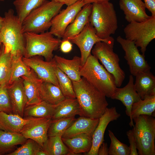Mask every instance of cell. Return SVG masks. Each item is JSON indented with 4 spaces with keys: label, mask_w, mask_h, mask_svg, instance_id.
<instances>
[{
    "label": "cell",
    "mask_w": 155,
    "mask_h": 155,
    "mask_svg": "<svg viewBox=\"0 0 155 155\" xmlns=\"http://www.w3.org/2000/svg\"><path fill=\"white\" fill-rule=\"evenodd\" d=\"M72 82L83 116L99 119L108 105L106 96L83 77L78 81Z\"/></svg>",
    "instance_id": "cell-1"
},
{
    "label": "cell",
    "mask_w": 155,
    "mask_h": 155,
    "mask_svg": "<svg viewBox=\"0 0 155 155\" xmlns=\"http://www.w3.org/2000/svg\"><path fill=\"white\" fill-rule=\"evenodd\" d=\"M24 33L22 22L13 10L9 9L5 12L2 25L0 31V41L5 53L12 55L20 54L23 56L25 51Z\"/></svg>",
    "instance_id": "cell-2"
},
{
    "label": "cell",
    "mask_w": 155,
    "mask_h": 155,
    "mask_svg": "<svg viewBox=\"0 0 155 155\" xmlns=\"http://www.w3.org/2000/svg\"><path fill=\"white\" fill-rule=\"evenodd\" d=\"M80 74L107 97L111 98L117 88L113 76L92 54L81 67Z\"/></svg>",
    "instance_id": "cell-3"
},
{
    "label": "cell",
    "mask_w": 155,
    "mask_h": 155,
    "mask_svg": "<svg viewBox=\"0 0 155 155\" xmlns=\"http://www.w3.org/2000/svg\"><path fill=\"white\" fill-rule=\"evenodd\" d=\"M64 4L46 0L30 12L22 22L24 33H40L50 28L53 18L61 9Z\"/></svg>",
    "instance_id": "cell-4"
},
{
    "label": "cell",
    "mask_w": 155,
    "mask_h": 155,
    "mask_svg": "<svg viewBox=\"0 0 155 155\" xmlns=\"http://www.w3.org/2000/svg\"><path fill=\"white\" fill-rule=\"evenodd\" d=\"M90 24L100 38L106 39L114 34L118 27L117 18L113 4L108 1L93 3Z\"/></svg>",
    "instance_id": "cell-5"
},
{
    "label": "cell",
    "mask_w": 155,
    "mask_h": 155,
    "mask_svg": "<svg viewBox=\"0 0 155 155\" xmlns=\"http://www.w3.org/2000/svg\"><path fill=\"white\" fill-rule=\"evenodd\" d=\"M25 51L24 56L29 58L34 56L44 57L46 61H50L54 56L53 52L59 47L61 40L55 38L46 31L40 33H24Z\"/></svg>",
    "instance_id": "cell-6"
},
{
    "label": "cell",
    "mask_w": 155,
    "mask_h": 155,
    "mask_svg": "<svg viewBox=\"0 0 155 155\" xmlns=\"http://www.w3.org/2000/svg\"><path fill=\"white\" fill-rule=\"evenodd\" d=\"M133 127L138 155H155V119L141 115L133 119Z\"/></svg>",
    "instance_id": "cell-7"
},
{
    "label": "cell",
    "mask_w": 155,
    "mask_h": 155,
    "mask_svg": "<svg viewBox=\"0 0 155 155\" xmlns=\"http://www.w3.org/2000/svg\"><path fill=\"white\" fill-rule=\"evenodd\" d=\"M113 48L106 42H99L94 46L91 53L113 76L116 86L119 87L125 79V74L120 67V59L118 55L114 52Z\"/></svg>",
    "instance_id": "cell-8"
},
{
    "label": "cell",
    "mask_w": 155,
    "mask_h": 155,
    "mask_svg": "<svg viewBox=\"0 0 155 155\" xmlns=\"http://www.w3.org/2000/svg\"><path fill=\"white\" fill-rule=\"evenodd\" d=\"M124 32L125 39L134 41L145 55L148 45L155 38V16H151L142 22L129 23L124 28Z\"/></svg>",
    "instance_id": "cell-9"
},
{
    "label": "cell",
    "mask_w": 155,
    "mask_h": 155,
    "mask_svg": "<svg viewBox=\"0 0 155 155\" xmlns=\"http://www.w3.org/2000/svg\"><path fill=\"white\" fill-rule=\"evenodd\" d=\"M68 40L71 43L76 44L80 50L81 66L84 64L89 56L91 54L92 50L96 43L104 42L113 46L114 43V39L112 36L106 39H102L99 37L96 34L94 28L90 22L79 34Z\"/></svg>",
    "instance_id": "cell-10"
},
{
    "label": "cell",
    "mask_w": 155,
    "mask_h": 155,
    "mask_svg": "<svg viewBox=\"0 0 155 155\" xmlns=\"http://www.w3.org/2000/svg\"><path fill=\"white\" fill-rule=\"evenodd\" d=\"M125 52V59L129 66L131 75L135 76L137 74L150 71L151 67L145 59V56L141 54L134 41L124 38L120 36L117 38Z\"/></svg>",
    "instance_id": "cell-11"
},
{
    "label": "cell",
    "mask_w": 155,
    "mask_h": 155,
    "mask_svg": "<svg viewBox=\"0 0 155 155\" xmlns=\"http://www.w3.org/2000/svg\"><path fill=\"white\" fill-rule=\"evenodd\" d=\"M85 4L82 0H80L61 9L53 19L49 31L57 38H62L68 26Z\"/></svg>",
    "instance_id": "cell-12"
},
{
    "label": "cell",
    "mask_w": 155,
    "mask_h": 155,
    "mask_svg": "<svg viewBox=\"0 0 155 155\" xmlns=\"http://www.w3.org/2000/svg\"><path fill=\"white\" fill-rule=\"evenodd\" d=\"M38 56L26 58L23 57L24 63L35 73L38 78L43 81L52 83L59 87V84L54 71V60L45 61Z\"/></svg>",
    "instance_id": "cell-13"
},
{
    "label": "cell",
    "mask_w": 155,
    "mask_h": 155,
    "mask_svg": "<svg viewBox=\"0 0 155 155\" xmlns=\"http://www.w3.org/2000/svg\"><path fill=\"white\" fill-rule=\"evenodd\" d=\"M121 115L115 107L106 108L103 114L99 118V122L92 137V146L87 155H98V148L104 141V135L106 128L111 121L117 120Z\"/></svg>",
    "instance_id": "cell-14"
},
{
    "label": "cell",
    "mask_w": 155,
    "mask_h": 155,
    "mask_svg": "<svg viewBox=\"0 0 155 155\" xmlns=\"http://www.w3.org/2000/svg\"><path fill=\"white\" fill-rule=\"evenodd\" d=\"M111 98L120 101L125 106L126 115L130 118L129 125L131 127H133L134 125L131 116V107L133 103L141 99L135 90L133 75L129 76L128 82L125 86L121 88H117Z\"/></svg>",
    "instance_id": "cell-15"
},
{
    "label": "cell",
    "mask_w": 155,
    "mask_h": 155,
    "mask_svg": "<svg viewBox=\"0 0 155 155\" xmlns=\"http://www.w3.org/2000/svg\"><path fill=\"white\" fill-rule=\"evenodd\" d=\"M51 118H41L26 125L20 132L26 139L36 142L42 148L48 138L47 132Z\"/></svg>",
    "instance_id": "cell-16"
},
{
    "label": "cell",
    "mask_w": 155,
    "mask_h": 155,
    "mask_svg": "<svg viewBox=\"0 0 155 155\" xmlns=\"http://www.w3.org/2000/svg\"><path fill=\"white\" fill-rule=\"evenodd\" d=\"M6 88L13 114L23 117L28 99L24 89L23 78L21 77L12 84L7 85Z\"/></svg>",
    "instance_id": "cell-17"
},
{
    "label": "cell",
    "mask_w": 155,
    "mask_h": 155,
    "mask_svg": "<svg viewBox=\"0 0 155 155\" xmlns=\"http://www.w3.org/2000/svg\"><path fill=\"white\" fill-rule=\"evenodd\" d=\"M99 121V119H93L80 116L76 119L63 133L62 137L70 138L81 133L86 134L92 137Z\"/></svg>",
    "instance_id": "cell-18"
},
{
    "label": "cell",
    "mask_w": 155,
    "mask_h": 155,
    "mask_svg": "<svg viewBox=\"0 0 155 155\" xmlns=\"http://www.w3.org/2000/svg\"><path fill=\"white\" fill-rule=\"evenodd\" d=\"M39 118H25L17 114L0 112V130L10 132L20 133L26 125Z\"/></svg>",
    "instance_id": "cell-19"
},
{
    "label": "cell",
    "mask_w": 155,
    "mask_h": 155,
    "mask_svg": "<svg viewBox=\"0 0 155 155\" xmlns=\"http://www.w3.org/2000/svg\"><path fill=\"white\" fill-rule=\"evenodd\" d=\"M92 4H85L78 13L73 21L66 29L62 39H68L79 34L90 22Z\"/></svg>",
    "instance_id": "cell-20"
},
{
    "label": "cell",
    "mask_w": 155,
    "mask_h": 155,
    "mask_svg": "<svg viewBox=\"0 0 155 155\" xmlns=\"http://www.w3.org/2000/svg\"><path fill=\"white\" fill-rule=\"evenodd\" d=\"M53 58L57 67L72 82L78 81L80 80L82 78L80 74L81 67L80 57L75 56L72 59L70 60L55 55Z\"/></svg>",
    "instance_id": "cell-21"
},
{
    "label": "cell",
    "mask_w": 155,
    "mask_h": 155,
    "mask_svg": "<svg viewBox=\"0 0 155 155\" xmlns=\"http://www.w3.org/2000/svg\"><path fill=\"white\" fill-rule=\"evenodd\" d=\"M135 76V88L141 99L155 95V77L150 71L140 73Z\"/></svg>",
    "instance_id": "cell-22"
},
{
    "label": "cell",
    "mask_w": 155,
    "mask_h": 155,
    "mask_svg": "<svg viewBox=\"0 0 155 155\" xmlns=\"http://www.w3.org/2000/svg\"><path fill=\"white\" fill-rule=\"evenodd\" d=\"M119 4L125 15L126 20L129 23L142 22L150 17L133 0H119Z\"/></svg>",
    "instance_id": "cell-23"
},
{
    "label": "cell",
    "mask_w": 155,
    "mask_h": 155,
    "mask_svg": "<svg viewBox=\"0 0 155 155\" xmlns=\"http://www.w3.org/2000/svg\"><path fill=\"white\" fill-rule=\"evenodd\" d=\"M62 139L73 155L87 153L92 146V137L85 133L79 134L70 138L62 137Z\"/></svg>",
    "instance_id": "cell-24"
},
{
    "label": "cell",
    "mask_w": 155,
    "mask_h": 155,
    "mask_svg": "<svg viewBox=\"0 0 155 155\" xmlns=\"http://www.w3.org/2000/svg\"><path fill=\"white\" fill-rule=\"evenodd\" d=\"M24 89L27 99L26 106L38 103L41 102L39 92V86L43 81L39 79L35 73L28 76H22Z\"/></svg>",
    "instance_id": "cell-25"
},
{
    "label": "cell",
    "mask_w": 155,
    "mask_h": 155,
    "mask_svg": "<svg viewBox=\"0 0 155 155\" xmlns=\"http://www.w3.org/2000/svg\"><path fill=\"white\" fill-rule=\"evenodd\" d=\"M27 139L20 133L10 132L0 130V155L13 152L18 145H22Z\"/></svg>",
    "instance_id": "cell-26"
},
{
    "label": "cell",
    "mask_w": 155,
    "mask_h": 155,
    "mask_svg": "<svg viewBox=\"0 0 155 155\" xmlns=\"http://www.w3.org/2000/svg\"><path fill=\"white\" fill-rule=\"evenodd\" d=\"M78 115L83 116L77 100L75 98H67L57 105L52 120L75 117Z\"/></svg>",
    "instance_id": "cell-27"
},
{
    "label": "cell",
    "mask_w": 155,
    "mask_h": 155,
    "mask_svg": "<svg viewBox=\"0 0 155 155\" xmlns=\"http://www.w3.org/2000/svg\"><path fill=\"white\" fill-rule=\"evenodd\" d=\"M39 89L42 100L51 104L57 105L66 98L59 87L51 83L42 81Z\"/></svg>",
    "instance_id": "cell-28"
},
{
    "label": "cell",
    "mask_w": 155,
    "mask_h": 155,
    "mask_svg": "<svg viewBox=\"0 0 155 155\" xmlns=\"http://www.w3.org/2000/svg\"><path fill=\"white\" fill-rule=\"evenodd\" d=\"M56 105L42 100L38 103L27 106L24 110L23 117L51 118L55 112Z\"/></svg>",
    "instance_id": "cell-29"
},
{
    "label": "cell",
    "mask_w": 155,
    "mask_h": 155,
    "mask_svg": "<svg viewBox=\"0 0 155 155\" xmlns=\"http://www.w3.org/2000/svg\"><path fill=\"white\" fill-rule=\"evenodd\" d=\"M23 56L20 54L12 55L10 76L8 85L12 84L22 76H28L33 73L34 71L23 61Z\"/></svg>",
    "instance_id": "cell-30"
},
{
    "label": "cell",
    "mask_w": 155,
    "mask_h": 155,
    "mask_svg": "<svg viewBox=\"0 0 155 155\" xmlns=\"http://www.w3.org/2000/svg\"><path fill=\"white\" fill-rule=\"evenodd\" d=\"M42 149L48 155H73L63 142L61 135L48 137Z\"/></svg>",
    "instance_id": "cell-31"
},
{
    "label": "cell",
    "mask_w": 155,
    "mask_h": 155,
    "mask_svg": "<svg viewBox=\"0 0 155 155\" xmlns=\"http://www.w3.org/2000/svg\"><path fill=\"white\" fill-rule=\"evenodd\" d=\"M155 110V95L147 97L135 102L131 109V116L133 119L141 115L152 116Z\"/></svg>",
    "instance_id": "cell-32"
},
{
    "label": "cell",
    "mask_w": 155,
    "mask_h": 155,
    "mask_svg": "<svg viewBox=\"0 0 155 155\" xmlns=\"http://www.w3.org/2000/svg\"><path fill=\"white\" fill-rule=\"evenodd\" d=\"M54 61V69L58 82L59 87L61 92L66 98H76L72 81L67 75L57 67L55 60Z\"/></svg>",
    "instance_id": "cell-33"
},
{
    "label": "cell",
    "mask_w": 155,
    "mask_h": 155,
    "mask_svg": "<svg viewBox=\"0 0 155 155\" xmlns=\"http://www.w3.org/2000/svg\"><path fill=\"white\" fill-rule=\"evenodd\" d=\"M47 0H15L13 4L17 16L22 22L32 11L40 6Z\"/></svg>",
    "instance_id": "cell-34"
},
{
    "label": "cell",
    "mask_w": 155,
    "mask_h": 155,
    "mask_svg": "<svg viewBox=\"0 0 155 155\" xmlns=\"http://www.w3.org/2000/svg\"><path fill=\"white\" fill-rule=\"evenodd\" d=\"M0 55V88L7 86L10 79L12 55L4 52L2 44Z\"/></svg>",
    "instance_id": "cell-35"
},
{
    "label": "cell",
    "mask_w": 155,
    "mask_h": 155,
    "mask_svg": "<svg viewBox=\"0 0 155 155\" xmlns=\"http://www.w3.org/2000/svg\"><path fill=\"white\" fill-rule=\"evenodd\" d=\"M75 117L51 120L47 132L48 137L62 135L75 120Z\"/></svg>",
    "instance_id": "cell-36"
},
{
    "label": "cell",
    "mask_w": 155,
    "mask_h": 155,
    "mask_svg": "<svg viewBox=\"0 0 155 155\" xmlns=\"http://www.w3.org/2000/svg\"><path fill=\"white\" fill-rule=\"evenodd\" d=\"M108 135L111 143L108 148L109 155H130L131 150L129 147L120 142L111 130H108Z\"/></svg>",
    "instance_id": "cell-37"
},
{
    "label": "cell",
    "mask_w": 155,
    "mask_h": 155,
    "mask_svg": "<svg viewBox=\"0 0 155 155\" xmlns=\"http://www.w3.org/2000/svg\"><path fill=\"white\" fill-rule=\"evenodd\" d=\"M42 149L36 142L28 139L20 147L7 155H36L37 152Z\"/></svg>",
    "instance_id": "cell-38"
},
{
    "label": "cell",
    "mask_w": 155,
    "mask_h": 155,
    "mask_svg": "<svg viewBox=\"0 0 155 155\" xmlns=\"http://www.w3.org/2000/svg\"><path fill=\"white\" fill-rule=\"evenodd\" d=\"M6 86L0 88V112L13 114Z\"/></svg>",
    "instance_id": "cell-39"
},
{
    "label": "cell",
    "mask_w": 155,
    "mask_h": 155,
    "mask_svg": "<svg viewBox=\"0 0 155 155\" xmlns=\"http://www.w3.org/2000/svg\"><path fill=\"white\" fill-rule=\"evenodd\" d=\"M126 134L130 144L129 147L131 150L130 155H138L136 148V140L133 129V128L132 129L127 131V132Z\"/></svg>",
    "instance_id": "cell-40"
},
{
    "label": "cell",
    "mask_w": 155,
    "mask_h": 155,
    "mask_svg": "<svg viewBox=\"0 0 155 155\" xmlns=\"http://www.w3.org/2000/svg\"><path fill=\"white\" fill-rule=\"evenodd\" d=\"M59 47L62 52L68 53L72 50L73 45L69 40L67 39H62Z\"/></svg>",
    "instance_id": "cell-41"
},
{
    "label": "cell",
    "mask_w": 155,
    "mask_h": 155,
    "mask_svg": "<svg viewBox=\"0 0 155 155\" xmlns=\"http://www.w3.org/2000/svg\"><path fill=\"white\" fill-rule=\"evenodd\" d=\"M146 8L151 13L152 16H155V0H143Z\"/></svg>",
    "instance_id": "cell-42"
},
{
    "label": "cell",
    "mask_w": 155,
    "mask_h": 155,
    "mask_svg": "<svg viewBox=\"0 0 155 155\" xmlns=\"http://www.w3.org/2000/svg\"><path fill=\"white\" fill-rule=\"evenodd\" d=\"M108 155V148L106 143L103 142L100 146L98 155Z\"/></svg>",
    "instance_id": "cell-43"
},
{
    "label": "cell",
    "mask_w": 155,
    "mask_h": 155,
    "mask_svg": "<svg viewBox=\"0 0 155 155\" xmlns=\"http://www.w3.org/2000/svg\"><path fill=\"white\" fill-rule=\"evenodd\" d=\"M80 0H51L57 2L63 3L67 6L71 5Z\"/></svg>",
    "instance_id": "cell-44"
},
{
    "label": "cell",
    "mask_w": 155,
    "mask_h": 155,
    "mask_svg": "<svg viewBox=\"0 0 155 155\" xmlns=\"http://www.w3.org/2000/svg\"><path fill=\"white\" fill-rule=\"evenodd\" d=\"M85 4L88 3H98L106 1H109L110 0H82Z\"/></svg>",
    "instance_id": "cell-45"
},
{
    "label": "cell",
    "mask_w": 155,
    "mask_h": 155,
    "mask_svg": "<svg viewBox=\"0 0 155 155\" xmlns=\"http://www.w3.org/2000/svg\"><path fill=\"white\" fill-rule=\"evenodd\" d=\"M144 10L146 11L144 4L142 0H133Z\"/></svg>",
    "instance_id": "cell-46"
},
{
    "label": "cell",
    "mask_w": 155,
    "mask_h": 155,
    "mask_svg": "<svg viewBox=\"0 0 155 155\" xmlns=\"http://www.w3.org/2000/svg\"><path fill=\"white\" fill-rule=\"evenodd\" d=\"M3 21V17L0 16V31L1 28Z\"/></svg>",
    "instance_id": "cell-47"
},
{
    "label": "cell",
    "mask_w": 155,
    "mask_h": 155,
    "mask_svg": "<svg viewBox=\"0 0 155 155\" xmlns=\"http://www.w3.org/2000/svg\"><path fill=\"white\" fill-rule=\"evenodd\" d=\"M2 44L1 42V41H0V55L1 53V45Z\"/></svg>",
    "instance_id": "cell-48"
},
{
    "label": "cell",
    "mask_w": 155,
    "mask_h": 155,
    "mask_svg": "<svg viewBox=\"0 0 155 155\" xmlns=\"http://www.w3.org/2000/svg\"><path fill=\"white\" fill-rule=\"evenodd\" d=\"M4 0H0V1H4Z\"/></svg>",
    "instance_id": "cell-49"
}]
</instances>
